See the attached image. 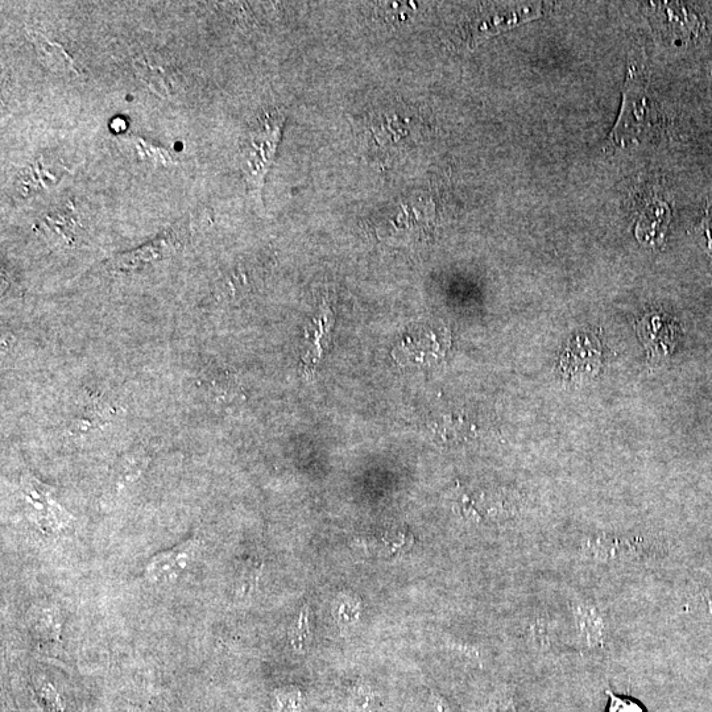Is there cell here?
I'll return each mask as SVG.
<instances>
[{"instance_id": "cell-11", "label": "cell", "mask_w": 712, "mask_h": 712, "mask_svg": "<svg viewBox=\"0 0 712 712\" xmlns=\"http://www.w3.org/2000/svg\"><path fill=\"white\" fill-rule=\"evenodd\" d=\"M198 386L204 389L206 395L213 396L217 401H229L239 397V384L233 375L218 364H211L201 372Z\"/></svg>"}, {"instance_id": "cell-4", "label": "cell", "mask_w": 712, "mask_h": 712, "mask_svg": "<svg viewBox=\"0 0 712 712\" xmlns=\"http://www.w3.org/2000/svg\"><path fill=\"white\" fill-rule=\"evenodd\" d=\"M523 639L528 651L537 656H557L571 644L567 612L550 604H540L524 619Z\"/></svg>"}, {"instance_id": "cell-17", "label": "cell", "mask_w": 712, "mask_h": 712, "mask_svg": "<svg viewBox=\"0 0 712 712\" xmlns=\"http://www.w3.org/2000/svg\"><path fill=\"white\" fill-rule=\"evenodd\" d=\"M262 571V561L248 558V560L242 562L238 571L237 586H235L239 596L250 595L258 587Z\"/></svg>"}, {"instance_id": "cell-2", "label": "cell", "mask_w": 712, "mask_h": 712, "mask_svg": "<svg viewBox=\"0 0 712 712\" xmlns=\"http://www.w3.org/2000/svg\"><path fill=\"white\" fill-rule=\"evenodd\" d=\"M285 119V113L280 109L264 111L248 128L240 146V167L246 178L248 192L258 204H262L264 184L275 163Z\"/></svg>"}, {"instance_id": "cell-9", "label": "cell", "mask_w": 712, "mask_h": 712, "mask_svg": "<svg viewBox=\"0 0 712 712\" xmlns=\"http://www.w3.org/2000/svg\"><path fill=\"white\" fill-rule=\"evenodd\" d=\"M433 208L429 202L416 198L393 211L392 219L386 222L387 237L396 240H412L425 237L432 227Z\"/></svg>"}, {"instance_id": "cell-22", "label": "cell", "mask_w": 712, "mask_h": 712, "mask_svg": "<svg viewBox=\"0 0 712 712\" xmlns=\"http://www.w3.org/2000/svg\"><path fill=\"white\" fill-rule=\"evenodd\" d=\"M354 712H367L370 707V694L366 689L356 690L351 701Z\"/></svg>"}, {"instance_id": "cell-20", "label": "cell", "mask_w": 712, "mask_h": 712, "mask_svg": "<svg viewBox=\"0 0 712 712\" xmlns=\"http://www.w3.org/2000/svg\"><path fill=\"white\" fill-rule=\"evenodd\" d=\"M308 607H305L301 611L300 619L297 623L293 625L291 629V643L292 647L296 649L297 652H301L304 649L305 636L308 635Z\"/></svg>"}, {"instance_id": "cell-18", "label": "cell", "mask_w": 712, "mask_h": 712, "mask_svg": "<svg viewBox=\"0 0 712 712\" xmlns=\"http://www.w3.org/2000/svg\"><path fill=\"white\" fill-rule=\"evenodd\" d=\"M136 152L144 160L152 161V163L160 165H172L176 163V157L169 149L157 146L155 143L148 142L146 139L136 138Z\"/></svg>"}, {"instance_id": "cell-19", "label": "cell", "mask_w": 712, "mask_h": 712, "mask_svg": "<svg viewBox=\"0 0 712 712\" xmlns=\"http://www.w3.org/2000/svg\"><path fill=\"white\" fill-rule=\"evenodd\" d=\"M606 709L604 712H648L644 703L627 695L616 694L614 690H606Z\"/></svg>"}, {"instance_id": "cell-21", "label": "cell", "mask_w": 712, "mask_h": 712, "mask_svg": "<svg viewBox=\"0 0 712 712\" xmlns=\"http://www.w3.org/2000/svg\"><path fill=\"white\" fill-rule=\"evenodd\" d=\"M495 711L496 712H516L515 703H513V697L511 691L502 690L498 695H496L495 701Z\"/></svg>"}, {"instance_id": "cell-24", "label": "cell", "mask_w": 712, "mask_h": 712, "mask_svg": "<svg viewBox=\"0 0 712 712\" xmlns=\"http://www.w3.org/2000/svg\"><path fill=\"white\" fill-rule=\"evenodd\" d=\"M434 706H436L437 712H450V707L446 705L444 699L440 695L434 697Z\"/></svg>"}, {"instance_id": "cell-3", "label": "cell", "mask_w": 712, "mask_h": 712, "mask_svg": "<svg viewBox=\"0 0 712 712\" xmlns=\"http://www.w3.org/2000/svg\"><path fill=\"white\" fill-rule=\"evenodd\" d=\"M566 602L571 644L582 654L611 653V615L600 600L573 591Z\"/></svg>"}, {"instance_id": "cell-23", "label": "cell", "mask_w": 712, "mask_h": 712, "mask_svg": "<svg viewBox=\"0 0 712 712\" xmlns=\"http://www.w3.org/2000/svg\"><path fill=\"white\" fill-rule=\"evenodd\" d=\"M702 229L707 242V250L712 252V201L707 206L705 218L702 221Z\"/></svg>"}, {"instance_id": "cell-14", "label": "cell", "mask_w": 712, "mask_h": 712, "mask_svg": "<svg viewBox=\"0 0 712 712\" xmlns=\"http://www.w3.org/2000/svg\"><path fill=\"white\" fill-rule=\"evenodd\" d=\"M151 459V453L143 446L124 454L115 465L113 476L115 487L122 490L127 484L135 482L146 471Z\"/></svg>"}, {"instance_id": "cell-8", "label": "cell", "mask_w": 712, "mask_h": 712, "mask_svg": "<svg viewBox=\"0 0 712 712\" xmlns=\"http://www.w3.org/2000/svg\"><path fill=\"white\" fill-rule=\"evenodd\" d=\"M69 172L68 163L60 156L51 155V153L36 156L15 177L14 186H12L14 197L28 198L45 192L59 184L62 177L68 175Z\"/></svg>"}, {"instance_id": "cell-10", "label": "cell", "mask_w": 712, "mask_h": 712, "mask_svg": "<svg viewBox=\"0 0 712 712\" xmlns=\"http://www.w3.org/2000/svg\"><path fill=\"white\" fill-rule=\"evenodd\" d=\"M198 548H200V541L193 537L177 545L176 548L156 554L148 562L144 577L151 583L171 581L194 560Z\"/></svg>"}, {"instance_id": "cell-16", "label": "cell", "mask_w": 712, "mask_h": 712, "mask_svg": "<svg viewBox=\"0 0 712 712\" xmlns=\"http://www.w3.org/2000/svg\"><path fill=\"white\" fill-rule=\"evenodd\" d=\"M664 6L662 10L666 12L669 28L674 32V35L686 40L698 35L701 31V22L697 15L680 3L664 4Z\"/></svg>"}, {"instance_id": "cell-5", "label": "cell", "mask_w": 712, "mask_h": 712, "mask_svg": "<svg viewBox=\"0 0 712 712\" xmlns=\"http://www.w3.org/2000/svg\"><path fill=\"white\" fill-rule=\"evenodd\" d=\"M193 227L192 219H181L151 242L110 259L107 268L113 272H132L172 258L192 239Z\"/></svg>"}, {"instance_id": "cell-1", "label": "cell", "mask_w": 712, "mask_h": 712, "mask_svg": "<svg viewBox=\"0 0 712 712\" xmlns=\"http://www.w3.org/2000/svg\"><path fill=\"white\" fill-rule=\"evenodd\" d=\"M567 546L570 558L591 569H648L669 554V545L661 538L637 532H583Z\"/></svg>"}, {"instance_id": "cell-7", "label": "cell", "mask_w": 712, "mask_h": 712, "mask_svg": "<svg viewBox=\"0 0 712 712\" xmlns=\"http://www.w3.org/2000/svg\"><path fill=\"white\" fill-rule=\"evenodd\" d=\"M22 494L31 519L41 531L60 532L72 523V516L57 502L51 487L31 473L22 476Z\"/></svg>"}, {"instance_id": "cell-6", "label": "cell", "mask_w": 712, "mask_h": 712, "mask_svg": "<svg viewBox=\"0 0 712 712\" xmlns=\"http://www.w3.org/2000/svg\"><path fill=\"white\" fill-rule=\"evenodd\" d=\"M657 118L652 99L637 84L635 78H629L625 85L622 113L612 131V142L618 146H627L633 140L648 134L657 123Z\"/></svg>"}, {"instance_id": "cell-15", "label": "cell", "mask_w": 712, "mask_h": 712, "mask_svg": "<svg viewBox=\"0 0 712 712\" xmlns=\"http://www.w3.org/2000/svg\"><path fill=\"white\" fill-rule=\"evenodd\" d=\"M115 416V409L101 396L89 393L81 409V418L76 422L77 432H88L94 425L107 424Z\"/></svg>"}, {"instance_id": "cell-12", "label": "cell", "mask_w": 712, "mask_h": 712, "mask_svg": "<svg viewBox=\"0 0 712 712\" xmlns=\"http://www.w3.org/2000/svg\"><path fill=\"white\" fill-rule=\"evenodd\" d=\"M45 233L59 235L61 240L74 246L81 242L82 226L80 215L70 208H61L45 215L43 222Z\"/></svg>"}, {"instance_id": "cell-13", "label": "cell", "mask_w": 712, "mask_h": 712, "mask_svg": "<svg viewBox=\"0 0 712 712\" xmlns=\"http://www.w3.org/2000/svg\"><path fill=\"white\" fill-rule=\"evenodd\" d=\"M31 39L33 45L36 47L37 55L40 56V60L43 61L49 69L64 74L77 73L73 57L66 52V49L62 47V45L56 43V41L47 39V37L41 35L39 32L31 33Z\"/></svg>"}]
</instances>
